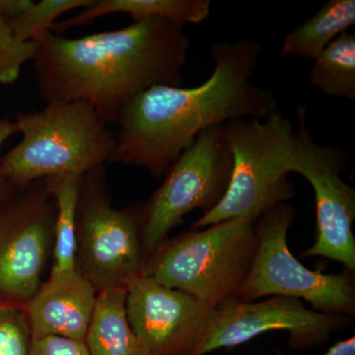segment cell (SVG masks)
Wrapping results in <instances>:
<instances>
[{
    "instance_id": "obj_5",
    "label": "cell",
    "mask_w": 355,
    "mask_h": 355,
    "mask_svg": "<svg viewBox=\"0 0 355 355\" xmlns=\"http://www.w3.org/2000/svg\"><path fill=\"white\" fill-rule=\"evenodd\" d=\"M222 132L232 154L230 182L221 202L193 224L205 228L229 219H258L295 196L287 163L295 130L291 119L275 110L263 120L227 121Z\"/></svg>"
},
{
    "instance_id": "obj_13",
    "label": "cell",
    "mask_w": 355,
    "mask_h": 355,
    "mask_svg": "<svg viewBox=\"0 0 355 355\" xmlns=\"http://www.w3.org/2000/svg\"><path fill=\"white\" fill-rule=\"evenodd\" d=\"M98 292L78 272L51 275L25 311L32 340L60 336L85 340Z\"/></svg>"
},
{
    "instance_id": "obj_24",
    "label": "cell",
    "mask_w": 355,
    "mask_h": 355,
    "mask_svg": "<svg viewBox=\"0 0 355 355\" xmlns=\"http://www.w3.org/2000/svg\"><path fill=\"white\" fill-rule=\"evenodd\" d=\"M324 355H355V336H352L347 340L334 343Z\"/></svg>"
},
{
    "instance_id": "obj_16",
    "label": "cell",
    "mask_w": 355,
    "mask_h": 355,
    "mask_svg": "<svg viewBox=\"0 0 355 355\" xmlns=\"http://www.w3.org/2000/svg\"><path fill=\"white\" fill-rule=\"evenodd\" d=\"M354 24V0H329L312 17L286 35L282 55L315 60Z\"/></svg>"
},
{
    "instance_id": "obj_15",
    "label": "cell",
    "mask_w": 355,
    "mask_h": 355,
    "mask_svg": "<svg viewBox=\"0 0 355 355\" xmlns=\"http://www.w3.org/2000/svg\"><path fill=\"white\" fill-rule=\"evenodd\" d=\"M209 0H94L81 13L67 21L55 22L51 31L60 35L70 29L114 13L130 14L133 21L159 18L178 24H198L210 14Z\"/></svg>"
},
{
    "instance_id": "obj_18",
    "label": "cell",
    "mask_w": 355,
    "mask_h": 355,
    "mask_svg": "<svg viewBox=\"0 0 355 355\" xmlns=\"http://www.w3.org/2000/svg\"><path fill=\"white\" fill-rule=\"evenodd\" d=\"M309 83L324 94L355 99V35L340 34L315 60Z\"/></svg>"
},
{
    "instance_id": "obj_7",
    "label": "cell",
    "mask_w": 355,
    "mask_h": 355,
    "mask_svg": "<svg viewBox=\"0 0 355 355\" xmlns=\"http://www.w3.org/2000/svg\"><path fill=\"white\" fill-rule=\"evenodd\" d=\"M144 205L116 209L112 205L104 166L81 179L77 207V272L97 292L125 287L142 275Z\"/></svg>"
},
{
    "instance_id": "obj_2",
    "label": "cell",
    "mask_w": 355,
    "mask_h": 355,
    "mask_svg": "<svg viewBox=\"0 0 355 355\" xmlns=\"http://www.w3.org/2000/svg\"><path fill=\"white\" fill-rule=\"evenodd\" d=\"M261 44L222 42L211 50L214 69L198 86H153L125 105L111 162L164 174L198 133L227 121L263 120L277 110L272 91L252 83Z\"/></svg>"
},
{
    "instance_id": "obj_20",
    "label": "cell",
    "mask_w": 355,
    "mask_h": 355,
    "mask_svg": "<svg viewBox=\"0 0 355 355\" xmlns=\"http://www.w3.org/2000/svg\"><path fill=\"white\" fill-rule=\"evenodd\" d=\"M37 49L35 42L16 38L7 21L0 17V84L15 83L23 64L34 60Z\"/></svg>"
},
{
    "instance_id": "obj_6",
    "label": "cell",
    "mask_w": 355,
    "mask_h": 355,
    "mask_svg": "<svg viewBox=\"0 0 355 355\" xmlns=\"http://www.w3.org/2000/svg\"><path fill=\"white\" fill-rule=\"evenodd\" d=\"M295 211L287 202L265 212L254 223L257 246L237 300L254 302L266 296L304 299L326 314H355L354 272L323 273L306 268L291 254L287 233Z\"/></svg>"
},
{
    "instance_id": "obj_25",
    "label": "cell",
    "mask_w": 355,
    "mask_h": 355,
    "mask_svg": "<svg viewBox=\"0 0 355 355\" xmlns=\"http://www.w3.org/2000/svg\"><path fill=\"white\" fill-rule=\"evenodd\" d=\"M17 132L16 130L15 123H11L8 121H0V149L14 132Z\"/></svg>"
},
{
    "instance_id": "obj_22",
    "label": "cell",
    "mask_w": 355,
    "mask_h": 355,
    "mask_svg": "<svg viewBox=\"0 0 355 355\" xmlns=\"http://www.w3.org/2000/svg\"><path fill=\"white\" fill-rule=\"evenodd\" d=\"M30 355H91L83 340L60 336H46L32 340Z\"/></svg>"
},
{
    "instance_id": "obj_17",
    "label": "cell",
    "mask_w": 355,
    "mask_h": 355,
    "mask_svg": "<svg viewBox=\"0 0 355 355\" xmlns=\"http://www.w3.org/2000/svg\"><path fill=\"white\" fill-rule=\"evenodd\" d=\"M83 178L60 175L46 178V190L55 203L53 266L51 275L76 272L77 207Z\"/></svg>"
},
{
    "instance_id": "obj_4",
    "label": "cell",
    "mask_w": 355,
    "mask_h": 355,
    "mask_svg": "<svg viewBox=\"0 0 355 355\" xmlns=\"http://www.w3.org/2000/svg\"><path fill=\"white\" fill-rule=\"evenodd\" d=\"M256 246L254 222L229 219L166 240L142 275L216 309L237 297Z\"/></svg>"
},
{
    "instance_id": "obj_10",
    "label": "cell",
    "mask_w": 355,
    "mask_h": 355,
    "mask_svg": "<svg viewBox=\"0 0 355 355\" xmlns=\"http://www.w3.org/2000/svg\"><path fill=\"white\" fill-rule=\"evenodd\" d=\"M352 318L315 312L301 300L272 296L261 302L233 299L212 312L202 340L191 355H205L244 345L268 331L289 334L293 349L321 345L334 331L343 330Z\"/></svg>"
},
{
    "instance_id": "obj_14",
    "label": "cell",
    "mask_w": 355,
    "mask_h": 355,
    "mask_svg": "<svg viewBox=\"0 0 355 355\" xmlns=\"http://www.w3.org/2000/svg\"><path fill=\"white\" fill-rule=\"evenodd\" d=\"M125 303V287L98 292L84 340L91 355H150L128 323Z\"/></svg>"
},
{
    "instance_id": "obj_23",
    "label": "cell",
    "mask_w": 355,
    "mask_h": 355,
    "mask_svg": "<svg viewBox=\"0 0 355 355\" xmlns=\"http://www.w3.org/2000/svg\"><path fill=\"white\" fill-rule=\"evenodd\" d=\"M35 2L32 0H0V17L10 21L27 12Z\"/></svg>"
},
{
    "instance_id": "obj_8",
    "label": "cell",
    "mask_w": 355,
    "mask_h": 355,
    "mask_svg": "<svg viewBox=\"0 0 355 355\" xmlns=\"http://www.w3.org/2000/svg\"><path fill=\"white\" fill-rule=\"evenodd\" d=\"M222 125L198 133L167 170L162 184L144 203L142 245L146 261L168 239L183 217L209 214L225 196L233 159Z\"/></svg>"
},
{
    "instance_id": "obj_3",
    "label": "cell",
    "mask_w": 355,
    "mask_h": 355,
    "mask_svg": "<svg viewBox=\"0 0 355 355\" xmlns=\"http://www.w3.org/2000/svg\"><path fill=\"white\" fill-rule=\"evenodd\" d=\"M15 125L22 139L0 161V178L19 188L60 175L83 178L113 157L116 137L86 102L48 103L18 114Z\"/></svg>"
},
{
    "instance_id": "obj_11",
    "label": "cell",
    "mask_w": 355,
    "mask_h": 355,
    "mask_svg": "<svg viewBox=\"0 0 355 355\" xmlns=\"http://www.w3.org/2000/svg\"><path fill=\"white\" fill-rule=\"evenodd\" d=\"M55 203L44 179L23 187V195L0 210V296L29 302L53 242Z\"/></svg>"
},
{
    "instance_id": "obj_21",
    "label": "cell",
    "mask_w": 355,
    "mask_h": 355,
    "mask_svg": "<svg viewBox=\"0 0 355 355\" xmlns=\"http://www.w3.org/2000/svg\"><path fill=\"white\" fill-rule=\"evenodd\" d=\"M32 336L25 311L0 304V355H30Z\"/></svg>"
},
{
    "instance_id": "obj_9",
    "label": "cell",
    "mask_w": 355,
    "mask_h": 355,
    "mask_svg": "<svg viewBox=\"0 0 355 355\" xmlns=\"http://www.w3.org/2000/svg\"><path fill=\"white\" fill-rule=\"evenodd\" d=\"M297 116L298 130L286 171L301 175L309 182L316 202V240L301 258L330 259L354 272L355 190L340 178L345 154L315 141L306 123L305 107H299Z\"/></svg>"
},
{
    "instance_id": "obj_19",
    "label": "cell",
    "mask_w": 355,
    "mask_h": 355,
    "mask_svg": "<svg viewBox=\"0 0 355 355\" xmlns=\"http://www.w3.org/2000/svg\"><path fill=\"white\" fill-rule=\"evenodd\" d=\"M94 0H42L16 19L7 21L14 36L22 42H39L51 31L60 15L77 8H86Z\"/></svg>"
},
{
    "instance_id": "obj_1",
    "label": "cell",
    "mask_w": 355,
    "mask_h": 355,
    "mask_svg": "<svg viewBox=\"0 0 355 355\" xmlns=\"http://www.w3.org/2000/svg\"><path fill=\"white\" fill-rule=\"evenodd\" d=\"M37 44L33 69L42 99L88 103L107 125L147 89L181 85L190 49L183 25L159 18L77 39L49 31Z\"/></svg>"
},
{
    "instance_id": "obj_12",
    "label": "cell",
    "mask_w": 355,
    "mask_h": 355,
    "mask_svg": "<svg viewBox=\"0 0 355 355\" xmlns=\"http://www.w3.org/2000/svg\"><path fill=\"white\" fill-rule=\"evenodd\" d=\"M125 307L133 333L150 355L193 354L214 310L144 275L128 282Z\"/></svg>"
}]
</instances>
